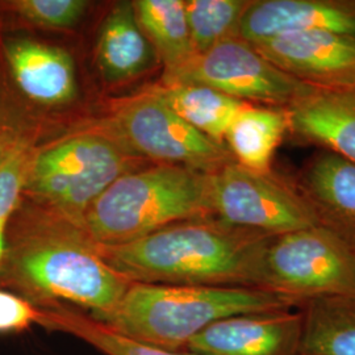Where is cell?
Masks as SVG:
<instances>
[{
  "mask_svg": "<svg viewBox=\"0 0 355 355\" xmlns=\"http://www.w3.org/2000/svg\"><path fill=\"white\" fill-rule=\"evenodd\" d=\"M130 283L107 263L85 229L44 207L20 205L13 216L0 288L40 308L70 306L103 320Z\"/></svg>",
  "mask_w": 355,
  "mask_h": 355,
  "instance_id": "obj_1",
  "label": "cell"
},
{
  "mask_svg": "<svg viewBox=\"0 0 355 355\" xmlns=\"http://www.w3.org/2000/svg\"><path fill=\"white\" fill-rule=\"evenodd\" d=\"M267 239L208 216L171 224L125 245L99 248L107 263L132 283L258 290Z\"/></svg>",
  "mask_w": 355,
  "mask_h": 355,
  "instance_id": "obj_2",
  "label": "cell"
},
{
  "mask_svg": "<svg viewBox=\"0 0 355 355\" xmlns=\"http://www.w3.org/2000/svg\"><path fill=\"white\" fill-rule=\"evenodd\" d=\"M284 308L297 305L254 288L130 283L114 312L99 321L136 343L186 352L195 336L218 320Z\"/></svg>",
  "mask_w": 355,
  "mask_h": 355,
  "instance_id": "obj_3",
  "label": "cell"
},
{
  "mask_svg": "<svg viewBox=\"0 0 355 355\" xmlns=\"http://www.w3.org/2000/svg\"><path fill=\"white\" fill-rule=\"evenodd\" d=\"M208 175L182 166L129 171L95 200L82 228L99 246H120L171 224L211 216Z\"/></svg>",
  "mask_w": 355,
  "mask_h": 355,
  "instance_id": "obj_4",
  "label": "cell"
},
{
  "mask_svg": "<svg viewBox=\"0 0 355 355\" xmlns=\"http://www.w3.org/2000/svg\"><path fill=\"white\" fill-rule=\"evenodd\" d=\"M129 167V150L120 141L80 133L35 152L26 195L82 228L89 207Z\"/></svg>",
  "mask_w": 355,
  "mask_h": 355,
  "instance_id": "obj_5",
  "label": "cell"
},
{
  "mask_svg": "<svg viewBox=\"0 0 355 355\" xmlns=\"http://www.w3.org/2000/svg\"><path fill=\"white\" fill-rule=\"evenodd\" d=\"M258 290L297 306L311 299L355 295V250L322 224L268 237L259 259Z\"/></svg>",
  "mask_w": 355,
  "mask_h": 355,
  "instance_id": "obj_6",
  "label": "cell"
},
{
  "mask_svg": "<svg viewBox=\"0 0 355 355\" xmlns=\"http://www.w3.org/2000/svg\"><path fill=\"white\" fill-rule=\"evenodd\" d=\"M211 216L232 228L274 237L318 225L313 207L268 174L228 164L208 175Z\"/></svg>",
  "mask_w": 355,
  "mask_h": 355,
  "instance_id": "obj_7",
  "label": "cell"
},
{
  "mask_svg": "<svg viewBox=\"0 0 355 355\" xmlns=\"http://www.w3.org/2000/svg\"><path fill=\"white\" fill-rule=\"evenodd\" d=\"M114 130L128 150L164 165L182 166L212 174L230 164L228 150L184 121L154 89L121 103Z\"/></svg>",
  "mask_w": 355,
  "mask_h": 355,
  "instance_id": "obj_8",
  "label": "cell"
},
{
  "mask_svg": "<svg viewBox=\"0 0 355 355\" xmlns=\"http://www.w3.org/2000/svg\"><path fill=\"white\" fill-rule=\"evenodd\" d=\"M165 83H198L241 102L267 103L288 108L312 86L288 76L240 37L228 38L190 64L166 73Z\"/></svg>",
  "mask_w": 355,
  "mask_h": 355,
  "instance_id": "obj_9",
  "label": "cell"
},
{
  "mask_svg": "<svg viewBox=\"0 0 355 355\" xmlns=\"http://www.w3.org/2000/svg\"><path fill=\"white\" fill-rule=\"evenodd\" d=\"M271 64L316 89L355 86V38L327 31L287 33L252 45Z\"/></svg>",
  "mask_w": 355,
  "mask_h": 355,
  "instance_id": "obj_10",
  "label": "cell"
},
{
  "mask_svg": "<svg viewBox=\"0 0 355 355\" xmlns=\"http://www.w3.org/2000/svg\"><path fill=\"white\" fill-rule=\"evenodd\" d=\"M193 355H303V318L297 308L218 320L195 336Z\"/></svg>",
  "mask_w": 355,
  "mask_h": 355,
  "instance_id": "obj_11",
  "label": "cell"
},
{
  "mask_svg": "<svg viewBox=\"0 0 355 355\" xmlns=\"http://www.w3.org/2000/svg\"><path fill=\"white\" fill-rule=\"evenodd\" d=\"M327 31L355 38V3L327 0L250 1L242 15L239 37L254 45L296 32Z\"/></svg>",
  "mask_w": 355,
  "mask_h": 355,
  "instance_id": "obj_12",
  "label": "cell"
},
{
  "mask_svg": "<svg viewBox=\"0 0 355 355\" xmlns=\"http://www.w3.org/2000/svg\"><path fill=\"white\" fill-rule=\"evenodd\" d=\"M1 54L15 87L31 102L61 105L76 98V66L67 51L26 37H10Z\"/></svg>",
  "mask_w": 355,
  "mask_h": 355,
  "instance_id": "obj_13",
  "label": "cell"
},
{
  "mask_svg": "<svg viewBox=\"0 0 355 355\" xmlns=\"http://www.w3.org/2000/svg\"><path fill=\"white\" fill-rule=\"evenodd\" d=\"M286 110L295 132L355 164V86L315 87Z\"/></svg>",
  "mask_w": 355,
  "mask_h": 355,
  "instance_id": "obj_14",
  "label": "cell"
},
{
  "mask_svg": "<svg viewBox=\"0 0 355 355\" xmlns=\"http://www.w3.org/2000/svg\"><path fill=\"white\" fill-rule=\"evenodd\" d=\"M305 183L320 223L355 250V164L328 153L309 166Z\"/></svg>",
  "mask_w": 355,
  "mask_h": 355,
  "instance_id": "obj_15",
  "label": "cell"
},
{
  "mask_svg": "<svg viewBox=\"0 0 355 355\" xmlns=\"http://www.w3.org/2000/svg\"><path fill=\"white\" fill-rule=\"evenodd\" d=\"M152 44L137 20L133 3H119L103 23L98 61L108 82L139 76L152 64Z\"/></svg>",
  "mask_w": 355,
  "mask_h": 355,
  "instance_id": "obj_16",
  "label": "cell"
},
{
  "mask_svg": "<svg viewBox=\"0 0 355 355\" xmlns=\"http://www.w3.org/2000/svg\"><path fill=\"white\" fill-rule=\"evenodd\" d=\"M290 128L287 110L248 104L233 120L225 141L239 165L267 174L275 150Z\"/></svg>",
  "mask_w": 355,
  "mask_h": 355,
  "instance_id": "obj_17",
  "label": "cell"
},
{
  "mask_svg": "<svg viewBox=\"0 0 355 355\" xmlns=\"http://www.w3.org/2000/svg\"><path fill=\"white\" fill-rule=\"evenodd\" d=\"M303 318V355H355V295L311 299Z\"/></svg>",
  "mask_w": 355,
  "mask_h": 355,
  "instance_id": "obj_18",
  "label": "cell"
},
{
  "mask_svg": "<svg viewBox=\"0 0 355 355\" xmlns=\"http://www.w3.org/2000/svg\"><path fill=\"white\" fill-rule=\"evenodd\" d=\"M184 121L224 145L229 128L248 103L198 83H165L155 89Z\"/></svg>",
  "mask_w": 355,
  "mask_h": 355,
  "instance_id": "obj_19",
  "label": "cell"
},
{
  "mask_svg": "<svg viewBox=\"0 0 355 355\" xmlns=\"http://www.w3.org/2000/svg\"><path fill=\"white\" fill-rule=\"evenodd\" d=\"M140 26L159 54L166 73L190 64L196 57L182 0H139L133 3Z\"/></svg>",
  "mask_w": 355,
  "mask_h": 355,
  "instance_id": "obj_20",
  "label": "cell"
},
{
  "mask_svg": "<svg viewBox=\"0 0 355 355\" xmlns=\"http://www.w3.org/2000/svg\"><path fill=\"white\" fill-rule=\"evenodd\" d=\"M40 309V328L71 336L103 355H193L189 352H167L136 343L116 333L99 320L70 306Z\"/></svg>",
  "mask_w": 355,
  "mask_h": 355,
  "instance_id": "obj_21",
  "label": "cell"
},
{
  "mask_svg": "<svg viewBox=\"0 0 355 355\" xmlns=\"http://www.w3.org/2000/svg\"><path fill=\"white\" fill-rule=\"evenodd\" d=\"M249 3L243 0L184 1L191 41L196 55L211 51L228 38L239 37V26Z\"/></svg>",
  "mask_w": 355,
  "mask_h": 355,
  "instance_id": "obj_22",
  "label": "cell"
},
{
  "mask_svg": "<svg viewBox=\"0 0 355 355\" xmlns=\"http://www.w3.org/2000/svg\"><path fill=\"white\" fill-rule=\"evenodd\" d=\"M35 152L29 140L21 139L0 162V282L6 265L8 229L13 216L23 203L28 173Z\"/></svg>",
  "mask_w": 355,
  "mask_h": 355,
  "instance_id": "obj_23",
  "label": "cell"
},
{
  "mask_svg": "<svg viewBox=\"0 0 355 355\" xmlns=\"http://www.w3.org/2000/svg\"><path fill=\"white\" fill-rule=\"evenodd\" d=\"M89 3L83 0H11L0 10L31 26L46 29H67L76 26Z\"/></svg>",
  "mask_w": 355,
  "mask_h": 355,
  "instance_id": "obj_24",
  "label": "cell"
},
{
  "mask_svg": "<svg viewBox=\"0 0 355 355\" xmlns=\"http://www.w3.org/2000/svg\"><path fill=\"white\" fill-rule=\"evenodd\" d=\"M41 309L26 297L0 288V336L20 334L40 325Z\"/></svg>",
  "mask_w": 355,
  "mask_h": 355,
  "instance_id": "obj_25",
  "label": "cell"
},
{
  "mask_svg": "<svg viewBox=\"0 0 355 355\" xmlns=\"http://www.w3.org/2000/svg\"><path fill=\"white\" fill-rule=\"evenodd\" d=\"M21 139H28V137H26L23 133L17 132L16 129H13L10 124L4 123V120L0 117V162L13 145Z\"/></svg>",
  "mask_w": 355,
  "mask_h": 355,
  "instance_id": "obj_26",
  "label": "cell"
}]
</instances>
